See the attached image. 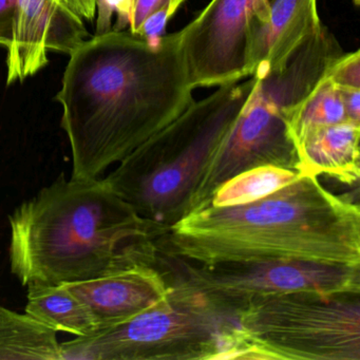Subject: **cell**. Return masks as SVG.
Masks as SVG:
<instances>
[{
  "label": "cell",
  "mask_w": 360,
  "mask_h": 360,
  "mask_svg": "<svg viewBox=\"0 0 360 360\" xmlns=\"http://www.w3.org/2000/svg\"><path fill=\"white\" fill-rule=\"evenodd\" d=\"M69 56L56 100L70 145V178H102L195 101L179 32L148 41L110 31Z\"/></svg>",
  "instance_id": "cell-1"
},
{
  "label": "cell",
  "mask_w": 360,
  "mask_h": 360,
  "mask_svg": "<svg viewBox=\"0 0 360 360\" xmlns=\"http://www.w3.org/2000/svg\"><path fill=\"white\" fill-rule=\"evenodd\" d=\"M158 252L193 262L360 265L358 204L300 176L244 205L195 208L155 240Z\"/></svg>",
  "instance_id": "cell-2"
},
{
  "label": "cell",
  "mask_w": 360,
  "mask_h": 360,
  "mask_svg": "<svg viewBox=\"0 0 360 360\" xmlns=\"http://www.w3.org/2000/svg\"><path fill=\"white\" fill-rule=\"evenodd\" d=\"M11 271L30 283L70 284L150 266L167 229L141 218L104 178L58 176L9 217Z\"/></svg>",
  "instance_id": "cell-3"
},
{
  "label": "cell",
  "mask_w": 360,
  "mask_h": 360,
  "mask_svg": "<svg viewBox=\"0 0 360 360\" xmlns=\"http://www.w3.org/2000/svg\"><path fill=\"white\" fill-rule=\"evenodd\" d=\"M256 75L219 86L134 149L105 176L141 217L169 229L189 214L200 182L250 98Z\"/></svg>",
  "instance_id": "cell-4"
},
{
  "label": "cell",
  "mask_w": 360,
  "mask_h": 360,
  "mask_svg": "<svg viewBox=\"0 0 360 360\" xmlns=\"http://www.w3.org/2000/svg\"><path fill=\"white\" fill-rule=\"evenodd\" d=\"M62 360L248 359L237 318L168 298L131 319L60 343Z\"/></svg>",
  "instance_id": "cell-5"
},
{
  "label": "cell",
  "mask_w": 360,
  "mask_h": 360,
  "mask_svg": "<svg viewBox=\"0 0 360 360\" xmlns=\"http://www.w3.org/2000/svg\"><path fill=\"white\" fill-rule=\"evenodd\" d=\"M237 322L252 359L360 360V292L263 297Z\"/></svg>",
  "instance_id": "cell-6"
},
{
  "label": "cell",
  "mask_w": 360,
  "mask_h": 360,
  "mask_svg": "<svg viewBox=\"0 0 360 360\" xmlns=\"http://www.w3.org/2000/svg\"><path fill=\"white\" fill-rule=\"evenodd\" d=\"M168 292L237 318L252 301L292 292H360V265L309 262H193L158 252L150 265Z\"/></svg>",
  "instance_id": "cell-7"
},
{
  "label": "cell",
  "mask_w": 360,
  "mask_h": 360,
  "mask_svg": "<svg viewBox=\"0 0 360 360\" xmlns=\"http://www.w3.org/2000/svg\"><path fill=\"white\" fill-rule=\"evenodd\" d=\"M273 1L210 0L179 32L193 89L241 81L257 72Z\"/></svg>",
  "instance_id": "cell-8"
},
{
  "label": "cell",
  "mask_w": 360,
  "mask_h": 360,
  "mask_svg": "<svg viewBox=\"0 0 360 360\" xmlns=\"http://www.w3.org/2000/svg\"><path fill=\"white\" fill-rule=\"evenodd\" d=\"M88 35L83 20L62 0H18L7 48V85L45 68L49 50L72 53Z\"/></svg>",
  "instance_id": "cell-9"
},
{
  "label": "cell",
  "mask_w": 360,
  "mask_h": 360,
  "mask_svg": "<svg viewBox=\"0 0 360 360\" xmlns=\"http://www.w3.org/2000/svg\"><path fill=\"white\" fill-rule=\"evenodd\" d=\"M66 285L89 309L101 328L127 321L168 298L163 278L148 265Z\"/></svg>",
  "instance_id": "cell-10"
},
{
  "label": "cell",
  "mask_w": 360,
  "mask_h": 360,
  "mask_svg": "<svg viewBox=\"0 0 360 360\" xmlns=\"http://www.w3.org/2000/svg\"><path fill=\"white\" fill-rule=\"evenodd\" d=\"M360 123L345 121L311 128L296 142L301 176H330L358 186Z\"/></svg>",
  "instance_id": "cell-11"
},
{
  "label": "cell",
  "mask_w": 360,
  "mask_h": 360,
  "mask_svg": "<svg viewBox=\"0 0 360 360\" xmlns=\"http://www.w3.org/2000/svg\"><path fill=\"white\" fill-rule=\"evenodd\" d=\"M321 26L317 0H274L263 39L260 68L283 62Z\"/></svg>",
  "instance_id": "cell-12"
},
{
  "label": "cell",
  "mask_w": 360,
  "mask_h": 360,
  "mask_svg": "<svg viewBox=\"0 0 360 360\" xmlns=\"http://www.w3.org/2000/svg\"><path fill=\"white\" fill-rule=\"evenodd\" d=\"M25 313L56 332L86 337L100 330L87 307L66 284L30 283L27 285Z\"/></svg>",
  "instance_id": "cell-13"
},
{
  "label": "cell",
  "mask_w": 360,
  "mask_h": 360,
  "mask_svg": "<svg viewBox=\"0 0 360 360\" xmlns=\"http://www.w3.org/2000/svg\"><path fill=\"white\" fill-rule=\"evenodd\" d=\"M56 334L27 313L0 307V360H62Z\"/></svg>",
  "instance_id": "cell-14"
},
{
  "label": "cell",
  "mask_w": 360,
  "mask_h": 360,
  "mask_svg": "<svg viewBox=\"0 0 360 360\" xmlns=\"http://www.w3.org/2000/svg\"><path fill=\"white\" fill-rule=\"evenodd\" d=\"M299 172L274 165L245 170L223 183L210 198L214 207H231L258 201L295 182Z\"/></svg>",
  "instance_id": "cell-15"
},
{
  "label": "cell",
  "mask_w": 360,
  "mask_h": 360,
  "mask_svg": "<svg viewBox=\"0 0 360 360\" xmlns=\"http://www.w3.org/2000/svg\"><path fill=\"white\" fill-rule=\"evenodd\" d=\"M345 121L349 120L345 112L340 90L326 75L294 111L288 122V129L296 145L300 136L311 128Z\"/></svg>",
  "instance_id": "cell-16"
},
{
  "label": "cell",
  "mask_w": 360,
  "mask_h": 360,
  "mask_svg": "<svg viewBox=\"0 0 360 360\" xmlns=\"http://www.w3.org/2000/svg\"><path fill=\"white\" fill-rule=\"evenodd\" d=\"M185 0H134L129 31L148 41L163 37L168 20Z\"/></svg>",
  "instance_id": "cell-17"
},
{
  "label": "cell",
  "mask_w": 360,
  "mask_h": 360,
  "mask_svg": "<svg viewBox=\"0 0 360 360\" xmlns=\"http://www.w3.org/2000/svg\"><path fill=\"white\" fill-rule=\"evenodd\" d=\"M134 0H96V22L94 35L110 31L129 30Z\"/></svg>",
  "instance_id": "cell-18"
},
{
  "label": "cell",
  "mask_w": 360,
  "mask_h": 360,
  "mask_svg": "<svg viewBox=\"0 0 360 360\" xmlns=\"http://www.w3.org/2000/svg\"><path fill=\"white\" fill-rule=\"evenodd\" d=\"M326 77L339 89H360V52L343 53L332 65Z\"/></svg>",
  "instance_id": "cell-19"
},
{
  "label": "cell",
  "mask_w": 360,
  "mask_h": 360,
  "mask_svg": "<svg viewBox=\"0 0 360 360\" xmlns=\"http://www.w3.org/2000/svg\"><path fill=\"white\" fill-rule=\"evenodd\" d=\"M18 0H0V46L8 48L11 43L14 14Z\"/></svg>",
  "instance_id": "cell-20"
},
{
  "label": "cell",
  "mask_w": 360,
  "mask_h": 360,
  "mask_svg": "<svg viewBox=\"0 0 360 360\" xmlns=\"http://www.w3.org/2000/svg\"><path fill=\"white\" fill-rule=\"evenodd\" d=\"M349 121L360 123V89H339Z\"/></svg>",
  "instance_id": "cell-21"
},
{
  "label": "cell",
  "mask_w": 360,
  "mask_h": 360,
  "mask_svg": "<svg viewBox=\"0 0 360 360\" xmlns=\"http://www.w3.org/2000/svg\"><path fill=\"white\" fill-rule=\"evenodd\" d=\"M82 20L92 22L96 15V0H62Z\"/></svg>",
  "instance_id": "cell-22"
},
{
  "label": "cell",
  "mask_w": 360,
  "mask_h": 360,
  "mask_svg": "<svg viewBox=\"0 0 360 360\" xmlns=\"http://www.w3.org/2000/svg\"><path fill=\"white\" fill-rule=\"evenodd\" d=\"M354 4H355L356 6H359V1L360 0H353Z\"/></svg>",
  "instance_id": "cell-23"
}]
</instances>
